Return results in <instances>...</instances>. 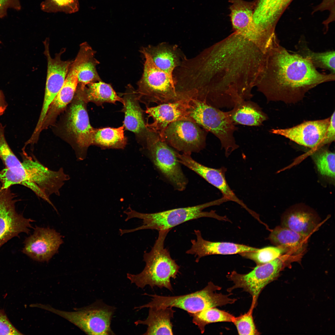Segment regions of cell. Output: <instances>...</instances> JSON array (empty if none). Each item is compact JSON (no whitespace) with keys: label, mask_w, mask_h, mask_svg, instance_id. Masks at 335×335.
I'll list each match as a JSON object with an SVG mask.
<instances>
[{"label":"cell","mask_w":335,"mask_h":335,"mask_svg":"<svg viewBox=\"0 0 335 335\" xmlns=\"http://www.w3.org/2000/svg\"><path fill=\"white\" fill-rule=\"evenodd\" d=\"M147 318L138 320L136 325H146L147 328L144 335H173L172 324L171 320L175 312L172 307L149 308Z\"/></svg>","instance_id":"cell-26"},{"label":"cell","mask_w":335,"mask_h":335,"mask_svg":"<svg viewBox=\"0 0 335 335\" xmlns=\"http://www.w3.org/2000/svg\"><path fill=\"white\" fill-rule=\"evenodd\" d=\"M1 41H0V43H1Z\"/></svg>","instance_id":"cell-44"},{"label":"cell","mask_w":335,"mask_h":335,"mask_svg":"<svg viewBox=\"0 0 335 335\" xmlns=\"http://www.w3.org/2000/svg\"><path fill=\"white\" fill-rule=\"evenodd\" d=\"M49 40L43 42L44 54L47 61V71L44 97L41 114L45 115L53 99L63 85L72 61H64L61 56L65 51L64 49L52 58L49 50Z\"/></svg>","instance_id":"cell-16"},{"label":"cell","mask_w":335,"mask_h":335,"mask_svg":"<svg viewBox=\"0 0 335 335\" xmlns=\"http://www.w3.org/2000/svg\"><path fill=\"white\" fill-rule=\"evenodd\" d=\"M170 230L159 231L158 237L151 249L144 254L145 265L143 270L136 274H127V278L138 288H143L149 285L152 288L157 286L172 291L170 278H176L180 266L164 247L166 238Z\"/></svg>","instance_id":"cell-3"},{"label":"cell","mask_w":335,"mask_h":335,"mask_svg":"<svg viewBox=\"0 0 335 335\" xmlns=\"http://www.w3.org/2000/svg\"><path fill=\"white\" fill-rule=\"evenodd\" d=\"M144 147L151 161L161 173L179 191L186 188L188 181L176 155V151L157 134L150 131Z\"/></svg>","instance_id":"cell-10"},{"label":"cell","mask_w":335,"mask_h":335,"mask_svg":"<svg viewBox=\"0 0 335 335\" xmlns=\"http://www.w3.org/2000/svg\"><path fill=\"white\" fill-rule=\"evenodd\" d=\"M206 133L200 126L189 120H179L169 124L162 139L169 145L183 153L198 152L206 145Z\"/></svg>","instance_id":"cell-13"},{"label":"cell","mask_w":335,"mask_h":335,"mask_svg":"<svg viewBox=\"0 0 335 335\" xmlns=\"http://www.w3.org/2000/svg\"><path fill=\"white\" fill-rule=\"evenodd\" d=\"M41 308L66 319L88 335H113L110 324L115 308L98 300L86 307L68 312L55 309L50 305L38 303Z\"/></svg>","instance_id":"cell-8"},{"label":"cell","mask_w":335,"mask_h":335,"mask_svg":"<svg viewBox=\"0 0 335 335\" xmlns=\"http://www.w3.org/2000/svg\"><path fill=\"white\" fill-rule=\"evenodd\" d=\"M32 234L24 242L22 252L33 260L48 262L63 242L62 236L53 229L36 226Z\"/></svg>","instance_id":"cell-15"},{"label":"cell","mask_w":335,"mask_h":335,"mask_svg":"<svg viewBox=\"0 0 335 335\" xmlns=\"http://www.w3.org/2000/svg\"><path fill=\"white\" fill-rule=\"evenodd\" d=\"M7 105L4 94L0 90V116L4 113Z\"/></svg>","instance_id":"cell-43"},{"label":"cell","mask_w":335,"mask_h":335,"mask_svg":"<svg viewBox=\"0 0 335 335\" xmlns=\"http://www.w3.org/2000/svg\"><path fill=\"white\" fill-rule=\"evenodd\" d=\"M189 95L174 102L155 107H147L145 112L153 120L151 123H147L149 130L157 134L162 139L164 132L170 123L179 120H189L187 111Z\"/></svg>","instance_id":"cell-20"},{"label":"cell","mask_w":335,"mask_h":335,"mask_svg":"<svg viewBox=\"0 0 335 335\" xmlns=\"http://www.w3.org/2000/svg\"><path fill=\"white\" fill-rule=\"evenodd\" d=\"M283 265L282 261L278 258L269 263L257 265L246 274H240L233 271L227 275L228 279L234 284L227 291L230 293L235 289L241 288L249 293L252 298L251 307L254 309L261 292L278 277Z\"/></svg>","instance_id":"cell-12"},{"label":"cell","mask_w":335,"mask_h":335,"mask_svg":"<svg viewBox=\"0 0 335 335\" xmlns=\"http://www.w3.org/2000/svg\"><path fill=\"white\" fill-rule=\"evenodd\" d=\"M41 9L47 13L63 12L73 14L79 8L78 0H44L40 4Z\"/></svg>","instance_id":"cell-37"},{"label":"cell","mask_w":335,"mask_h":335,"mask_svg":"<svg viewBox=\"0 0 335 335\" xmlns=\"http://www.w3.org/2000/svg\"><path fill=\"white\" fill-rule=\"evenodd\" d=\"M335 111L330 117V122L324 141V145L329 144L335 140Z\"/></svg>","instance_id":"cell-41"},{"label":"cell","mask_w":335,"mask_h":335,"mask_svg":"<svg viewBox=\"0 0 335 335\" xmlns=\"http://www.w3.org/2000/svg\"><path fill=\"white\" fill-rule=\"evenodd\" d=\"M330 122L327 118L304 122L292 127L273 129L271 132L281 135L297 143L312 149L322 147Z\"/></svg>","instance_id":"cell-17"},{"label":"cell","mask_w":335,"mask_h":335,"mask_svg":"<svg viewBox=\"0 0 335 335\" xmlns=\"http://www.w3.org/2000/svg\"><path fill=\"white\" fill-rule=\"evenodd\" d=\"M84 91L87 102H93L98 106H102L105 103H123L122 97L117 94L112 86L102 81L87 85Z\"/></svg>","instance_id":"cell-32"},{"label":"cell","mask_w":335,"mask_h":335,"mask_svg":"<svg viewBox=\"0 0 335 335\" xmlns=\"http://www.w3.org/2000/svg\"><path fill=\"white\" fill-rule=\"evenodd\" d=\"M189 314L193 317V323L198 326L202 333H204L205 327L208 324L218 322L233 323L235 318L233 315L216 307L208 308Z\"/></svg>","instance_id":"cell-33"},{"label":"cell","mask_w":335,"mask_h":335,"mask_svg":"<svg viewBox=\"0 0 335 335\" xmlns=\"http://www.w3.org/2000/svg\"><path fill=\"white\" fill-rule=\"evenodd\" d=\"M81 60L78 73V85L84 87L87 85L102 80L96 67L100 63L95 57L96 52L86 42L80 45Z\"/></svg>","instance_id":"cell-29"},{"label":"cell","mask_w":335,"mask_h":335,"mask_svg":"<svg viewBox=\"0 0 335 335\" xmlns=\"http://www.w3.org/2000/svg\"><path fill=\"white\" fill-rule=\"evenodd\" d=\"M296 51L293 52L309 60L316 69H327L335 74V51H330L315 52L308 47L305 40H300L295 46Z\"/></svg>","instance_id":"cell-31"},{"label":"cell","mask_w":335,"mask_h":335,"mask_svg":"<svg viewBox=\"0 0 335 335\" xmlns=\"http://www.w3.org/2000/svg\"><path fill=\"white\" fill-rule=\"evenodd\" d=\"M221 288L210 281L203 289L186 295L164 296L146 293L152 297L151 301L135 309L139 310L145 308L174 307L185 310L189 314H193L211 307L232 304L236 301V299L229 297L231 293L227 295L217 293V291Z\"/></svg>","instance_id":"cell-6"},{"label":"cell","mask_w":335,"mask_h":335,"mask_svg":"<svg viewBox=\"0 0 335 335\" xmlns=\"http://www.w3.org/2000/svg\"><path fill=\"white\" fill-rule=\"evenodd\" d=\"M320 219L308 208L297 207L285 212L281 218V226L307 237L319 223Z\"/></svg>","instance_id":"cell-24"},{"label":"cell","mask_w":335,"mask_h":335,"mask_svg":"<svg viewBox=\"0 0 335 335\" xmlns=\"http://www.w3.org/2000/svg\"><path fill=\"white\" fill-rule=\"evenodd\" d=\"M230 18L234 32L253 43L255 31L253 20L254 3L243 0H230Z\"/></svg>","instance_id":"cell-25"},{"label":"cell","mask_w":335,"mask_h":335,"mask_svg":"<svg viewBox=\"0 0 335 335\" xmlns=\"http://www.w3.org/2000/svg\"><path fill=\"white\" fill-rule=\"evenodd\" d=\"M77 89L75 99L66 115L65 129L81 150L78 159L82 160L88 147L92 145L95 128L90 123L84 89L77 86Z\"/></svg>","instance_id":"cell-11"},{"label":"cell","mask_w":335,"mask_h":335,"mask_svg":"<svg viewBox=\"0 0 335 335\" xmlns=\"http://www.w3.org/2000/svg\"><path fill=\"white\" fill-rule=\"evenodd\" d=\"M253 309L250 307L247 313L235 317L233 323L236 326L239 335H255L260 334L254 322L252 316Z\"/></svg>","instance_id":"cell-38"},{"label":"cell","mask_w":335,"mask_h":335,"mask_svg":"<svg viewBox=\"0 0 335 335\" xmlns=\"http://www.w3.org/2000/svg\"><path fill=\"white\" fill-rule=\"evenodd\" d=\"M5 127L0 123V159L5 168L14 172L25 175L22 163L13 153L6 140L4 134Z\"/></svg>","instance_id":"cell-34"},{"label":"cell","mask_w":335,"mask_h":335,"mask_svg":"<svg viewBox=\"0 0 335 335\" xmlns=\"http://www.w3.org/2000/svg\"><path fill=\"white\" fill-rule=\"evenodd\" d=\"M264 54L253 43L236 32L186 58L179 67L177 78L186 91L195 90L216 108L233 106L252 96Z\"/></svg>","instance_id":"cell-1"},{"label":"cell","mask_w":335,"mask_h":335,"mask_svg":"<svg viewBox=\"0 0 335 335\" xmlns=\"http://www.w3.org/2000/svg\"><path fill=\"white\" fill-rule=\"evenodd\" d=\"M227 201L224 197L212 201L197 205L178 208L153 213H143L132 210L130 207L124 212L127 217L125 221L133 218L142 220L141 225L136 228L124 230L125 233L138 230L151 229L158 231L171 230L173 227L186 221L201 217H211L219 220L229 221L226 216L217 215L215 211H203L209 207L220 204Z\"/></svg>","instance_id":"cell-4"},{"label":"cell","mask_w":335,"mask_h":335,"mask_svg":"<svg viewBox=\"0 0 335 335\" xmlns=\"http://www.w3.org/2000/svg\"><path fill=\"white\" fill-rule=\"evenodd\" d=\"M122 98V111L124 114L123 126L126 130L133 132L137 141L144 147L150 131L145 120L144 111L139 104L136 90L131 85H128Z\"/></svg>","instance_id":"cell-19"},{"label":"cell","mask_w":335,"mask_h":335,"mask_svg":"<svg viewBox=\"0 0 335 335\" xmlns=\"http://www.w3.org/2000/svg\"><path fill=\"white\" fill-rule=\"evenodd\" d=\"M140 51L145 61L142 75L137 84L140 102L147 106L151 103L160 105L185 97L186 93L177 91L173 79L156 67L147 54Z\"/></svg>","instance_id":"cell-7"},{"label":"cell","mask_w":335,"mask_h":335,"mask_svg":"<svg viewBox=\"0 0 335 335\" xmlns=\"http://www.w3.org/2000/svg\"><path fill=\"white\" fill-rule=\"evenodd\" d=\"M9 321L4 311L0 309V335H22Z\"/></svg>","instance_id":"cell-39"},{"label":"cell","mask_w":335,"mask_h":335,"mask_svg":"<svg viewBox=\"0 0 335 335\" xmlns=\"http://www.w3.org/2000/svg\"><path fill=\"white\" fill-rule=\"evenodd\" d=\"M315 149L312 157L318 171L323 176L334 178V153L322 147Z\"/></svg>","instance_id":"cell-35"},{"label":"cell","mask_w":335,"mask_h":335,"mask_svg":"<svg viewBox=\"0 0 335 335\" xmlns=\"http://www.w3.org/2000/svg\"><path fill=\"white\" fill-rule=\"evenodd\" d=\"M335 78L334 74L321 73L309 60L288 52L277 38L264 53L256 86L268 101L294 103L311 89Z\"/></svg>","instance_id":"cell-2"},{"label":"cell","mask_w":335,"mask_h":335,"mask_svg":"<svg viewBox=\"0 0 335 335\" xmlns=\"http://www.w3.org/2000/svg\"><path fill=\"white\" fill-rule=\"evenodd\" d=\"M178 162L194 171L209 183L218 189L222 193L223 196L229 201L236 203L245 209L249 213L252 210L249 209L243 202L239 199L229 187L225 177L226 169L223 167L216 169L207 167L194 159L190 154H181L176 152Z\"/></svg>","instance_id":"cell-18"},{"label":"cell","mask_w":335,"mask_h":335,"mask_svg":"<svg viewBox=\"0 0 335 335\" xmlns=\"http://www.w3.org/2000/svg\"><path fill=\"white\" fill-rule=\"evenodd\" d=\"M196 239L191 240L192 245L186 253L194 255L195 261L205 256L215 254L229 255L255 251L258 248L247 245L227 242H213L204 239L199 230H194Z\"/></svg>","instance_id":"cell-22"},{"label":"cell","mask_w":335,"mask_h":335,"mask_svg":"<svg viewBox=\"0 0 335 335\" xmlns=\"http://www.w3.org/2000/svg\"><path fill=\"white\" fill-rule=\"evenodd\" d=\"M285 252V250L281 247L268 246L258 248L255 251L244 252L239 254L253 261L257 265H259L270 262Z\"/></svg>","instance_id":"cell-36"},{"label":"cell","mask_w":335,"mask_h":335,"mask_svg":"<svg viewBox=\"0 0 335 335\" xmlns=\"http://www.w3.org/2000/svg\"><path fill=\"white\" fill-rule=\"evenodd\" d=\"M188 117L192 121L214 135L228 157L239 147L234 136L237 129L227 112H224L192 94L187 99Z\"/></svg>","instance_id":"cell-5"},{"label":"cell","mask_w":335,"mask_h":335,"mask_svg":"<svg viewBox=\"0 0 335 335\" xmlns=\"http://www.w3.org/2000/svg\"><path fill=\"white\" fill-rule=\"evenodd\" d=\"M124 127L113 128L106 127L95 128L92 145L102 149H123L127 142L124 133Z\"/></svg>","instance_id":"cell-30"},{"label":"cell","mask_w":335,"mask_h":335,"mask_svg":"<svg viewBox=\"0 0 335 335\" xmlns=\"http://www.w3.org/2000/svg\"><path fill=\"white\" fill-rule=\"evenodd\" d=\"M21 8L20 0H0V18H3L7 15L8 9L19 11Z\"/></svg>","instance_id":"cell-40"},{"label":"cell","mask_w":335,"mask_h":335,"mask_svg":"<svg viewBox=\"0 0 335 335\" xmlns=\"http://www.w3.org/2000/svg\"><path fill=\"white\" fill-rule=\"evenodd\" d=\"M227 112L234 125L259 126L268 118L266 114L258 105L247 100L237 103L232 109Z\"/></svg>","instance_id":"cell-27"},{"label":"cell","mask_w":335,"mask_h":335,"mask_svg":"<svg viewBox=\"0 0 335 335\" xmlns=\"http://www.w3.org/2000/svg\"><path fill=\"white\" fill-rule=\"evenodd\" d=\"M15 199L10 188L3 189L0 185V248L20 233L28 234L30 229L33 228L30 223L34 221L16 211Z\"/></svg>","instance_id":"cell-14"},{"label":"cell","mask_w":335,"mask_h":335,"mask_svg":"<svg viewBox=\"0 0 335 335\" xmlns=\"http://www.w3.org/2000/svg\"><path fill=\"white\" fill-rule=\"evenodd\" d=\"M334 5L335 0H322V2L320 5L319 6L318 9H317L318 10H325L327 9L330 11V12L331 13L330 15L331 16L329 22H330V21H332L333 18L334 19V18L333 17V16L334 17V15L333 14V13L334 14Z\"/></svg>","instance_id":"cell-42"},{"label":"cell","mask_w":335,"mask_h":335,"mask_svg":"<svg viewBox=\"0 0 335 335\" xmlns=\"http://www.w3.org/2000/svg\"><path fill=\"white\" fill-rule=\"evenodd\" d=\"M306 238L280 226H276L271 231L268 239L273 244L283 249L285 252L298 254L305 249Z\"/></svg>","instance_id":"cell-28"},{"label":"cell","mask_w":335,"mask_h":335,"mask_svg":"<svg viewBox=\"0 0 335 335\" xmlns=\"http://www.w3.org/2000/svg\"><path fill=\"white\" fill-rule=\"evenodd\" d=\"M79 64V60L77 58L72 61L63 85L48 108L42 131L55 121L73 99L78 84V73Z\"/></svg>","instance_id":"cell-21"},{"label":"cell","mask_w":335,"mask_h":335,"mask_svg":"<svg viewBox=\"0 0 335 335\" xmlns=\"http://www.w3.org/2000/svg\"><path fill=\"white\" fill-rule=\"evenodd\" d=\"M141 51L147 54L155 65L173 79L174 70L186 57L177 45L166 42L149 45Z\"/></svg>","instance_id":"cell-23"},{"label":"cell","mask_w":335,"mask_h":335,"mask_svg":"<svg viewBox=\"0 0 335 335\" xmlns=\"http://www.w3.org/2000/svg\"><path fill=\"white\" fill-rule=\"evenodd\" d=\"M22 164L25 171L28 188L38 197L50 204L57 211L50 199L52 194L59 195L60 190L69 179L62 168L57 171L51 170L41 163L34 157L28 156L23 152Z\"/></svg>","instance_id":"cell-9"}]
</instances>
